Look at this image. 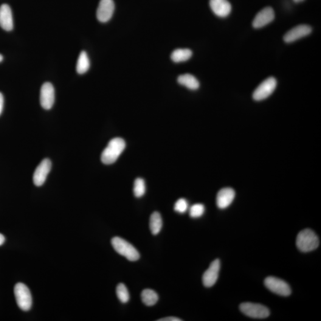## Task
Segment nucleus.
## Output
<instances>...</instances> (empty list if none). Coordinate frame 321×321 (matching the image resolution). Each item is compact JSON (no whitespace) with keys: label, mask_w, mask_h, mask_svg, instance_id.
<instances>
[{"label":"nucleus","mask_w":321,"mask_h":321,"mask_svg":"<svg viewBox=\"0 0 321 321\" xmlns=\"http://www.w3.org/2000/svg\"><path fill=\"white\" fill-rule=\"evenodd\" d=\"M177 81L180 84L187 87L190 90H196L199 88V82L198 80L190 74H185L179 76Z\"/></svg>","instance_id":"nucleus-17"},{"label":"nucleus","mask_w":321,"mask_h":321,"mask_svg":"<svg viewBox=\"0 0 321 321\" xmlns=\"http://www.w3.org/2000/svg\"><path fill=\"white\" fill-rule=\"evenodd\" d=\"M4 106V97L3 95L0 92V115L1 114Z\"/></svg>","instance_id":"nucleus-27"},{"label":"nucleus","mask_w":321,"mask_h":321,"mask_svg":"<svg viewBox=\"0 0 321 321\" xmlns=\"http://www.w3.org/2000/svg\"><path fill=\"white\" fill-rule=\"evenodd\" d=\"M275 12L272 8L267 7L260 11L255 16L253 21V27L256 29L266 27L274 21Z\"/></svg>","instance_id":"nucleus-12"},{"label":"nucleus","mask_w":321,"mask_h":321,"mask_svg":"<svg viewBox=\"0 0 321 321\" xmlns=\"http://www.w3.org/2000/svg\"><path fill=\"white\" fill-rule=\"evenodd\" d=\"M294 1L295 2H297V3H298V2H302V1H303L304 0H294Z\"/></svg>","instance_id":"nucleus-29"},{"label":"nucleus","mask_w":321,"mask_h":321,"mask_svg":"<svg viewBox=\"0 0 321 321\" xmlns=\"http://www.w3.org/2000/svg\"><path fill=\"white\" fill-rule=\"evenodd\" d=\"M239 308L242 313L255 319H264L268 317L270 315L269 309L261 304L243 303L241 304Z\"/></svg>","instance_id":"nucleus-5"},{"label":"nucleus","mask_w":321,"mask_h":321,"mask_svg":"<svg viewBox=\"0 0 321 321\" xmlns=\"http://www.w3.org/2000/svg\"><path fill=\"white\" fill-rule=\"evenodd\" d=\"M219 269H220V261L217 259L211 264L210 267L203 275V284L205 287H211L216 283L218 278Z\"/></svg>","instance_id":"nucleus-11"},{"label":"nucleus","mask_w":321,"mask_h":321,"mask_svg":"<svg viewBox=\"0 0 321 321\" xmlns=\"http://www.w3.org/2000/svg\"><path fill=\"white\" fill-rule=\"evenodd\" d=\"M320 245V240L314 231L305 229L298 234L296 246L302 252H309L316 249Z\"/></svg>","instance_id":"nucleus-2"},{"label":"nucleus","mask_w":321,"mask_h":321,"mask_svg":"<svg viewBox=\"0 0 321 321\" xmlns=\"http://www.w3.org/2000/svg\"><path fill=\"white\" fill-rule=\"evenodd\" d=\"M188 209V203L187 200L181 198L179 199L178 201L176 202L175 205H174V210L176 212L184 214L187 212V211Z\"/></svg>","instance_id":"nucleus-25"},{"label":"nucleus","mask_w":321,"mask_h":321,"mask_svg":"<svg viewBox=\"0 0 321 321\" xmlns=\"http://www.w3.org/2000/svg\"><path fill=\"white\" fill-rule=\"evenodd\" d=\"M4 236L1 235V234H0V246H1V245L4 243Z\"/></svg>","instance_id":"nucleus-28"},{"label":"nucleus","mask_w":321,"mask_h":321,"mask_svg":"<svg viewBox=\"0 0 321 321\" xmlns=\"http://www.w3.org/2000/svg\"><path fill=\"white\" fill-rule=\"evenodd\" d=\"M14 293L20 309L24 311H29L32 306V299L28 287L23 283H18L15 287Z\"/></svg>","instance_id":"nucleus-4"},{"label":"nucleus","mask_w":321,"mask_h":321,"mask_svg":"<svg viewBox=\"0 0 321 321\" xmlns=\"http://www.w3.org/2000/svg\"><path fill=\"white\" fill-rule=\"evenodd\" d=\"M52 166V161L47 159L42 160L38 165L33 176V184L36 187H41L44 185L51 171Z\"/></svg>","instance_id":"nucleus-9"},{"label":"nucleus","mask_w":321,"mask_h":321,"mask_svg":"<svg viewBox=\"0 0 321 321\" xmlns=\"http://www.w3.org/2000/svg\"><path fill=\"white\" fill-rule=\"evenodd\" d=\"M3 60V57H2V55L1 54H0V63Z\"/></svg>","instance_id":"nucleus-30"},{"label":"nucleus","mask_w":321,"mask_h":321,"mask_svg":"<svg viewBox=\"0 0 321 321\" xmlns=\"http://www.w3.org/2000/svg\"><path fill=\"white\" fill-rule=\"evenodd\" d=\"M235 197V191L232 188H222L216 196V205L220 209H226L229 207Z\"/></svg>","instance_id":"nucleus-15"},{"label":"nucleus","mask_w":321,"mask_h":321,"mask_svg":"<svg viewBox=\"0 0 321 321\" xmlns=\"http://www.w3.org/2000/svg\"><path fill=\"white\" fill-rule=\"evenodd\" d=\"M312 31V27L308 25H298L286 33V35L284 36V41L287 43H292L298 39L309 35Z\"/></svg>","instance_id":"nucleus-13"},{"label":"nucleus","mask_w":321,"mask_h":321,"mask_svg":"<svg viewBox=\"0 0 321 321\" xmlns=\"http://www.w3.org/2000/svg\"><path fill=\"white\" fill-rule=\"evenodd\" d=\"M192 52L189 49H177L171 53V58L175 63H180L189 60Z\"/></svg>","instance_id":"nucleus-19"},{"label":"nucleus","mask_w":321,"mask_h":321,"mask_svg":"<svg viewBox=\"0 0 321 321\" xmlns=\"http://www.w3.org/2000/svg\"><path fill=\"white\" fill-rule=\"evenodd\" d=\"M0 27L6 31H11L13 29L12 10L9 5L6 4L0 6Z\"/></svg>","instance_id":"nucleus-16"},{"label":"nucleus","mask_w":321,"mask_h":321,"mask_svg":"<svg viewBox=\"0 0 321 321\" xmlns=\"http://www.w3.org/2000/svg\"><path fill=\"white\" fill-rule=\"evenodd\" d=\"M115 5L113 0H100L97 11V18L102 23L108 22L114 12Z\"/></svg>","instance_id":"nucleus-10"},{"label":"nucleus","mask_w":321,"mask_h":321,"mask_svg":"<svg viewBox=\"0 0 321 321\" xmlns=\"http://www.w3.org/2000/svg\"><path fill=\"white\" fill-rule=\"evenodd\" d=\"M277 86V80L273 77H270L261 83L253 94V98L255 101L266 99L275 91Z\"/></svg>","instance_id":"nucleus-7"},{"label":"nucleus","mask_w":321,"mask_h":321,"mask_svg":"<svg viewBox=\"0 0 321 321\" xmlns=\"http://www.w3.org/2000/svg\"><path fill=\"white\" fill-rule=\"evenodd\" d=\"M162 227V220L161 216L159 212H154L152 214L149 221V227L151 232L154 235H157L161 230Z\"/></svg>","instance_id":"nucleus-18"},{"label":"nucleus","mask_w":321,"mask_h":321,"mask_svg":"<svg viewBox=\"0 0 321 321\" xmlns=\"http://www.w3.org/2000/svg\"><path fill=\"white\" fill-rule=\"evenodd\" d=\"M142 302L148 306L156 305L159 300V295L157 293L151 289L143 290L141 294Z\"/></svg>","instance_id":"nucleus-21"},{"label":"nucleus","mask_w":321,"mask_h":321,"mask_svg":"<svg viewBox=\"0 0 321 321\" xmlns=\"http://www.w3.org/2000/svg\"><path fill=\"white\" fill-rule=\"evenodd\" d=\"M205 207L204 205L197 204L192 205L190 208L189 214L191 218H199L204 214Z\"/></svg>","instance_id":"nucleus-24"},{"label":"nucleus","mask_w":321,"mask_h":321,"mask_svg":"<svg viewBox=\"0 0 321 321\" xmlns=\"http://www.w3.org/2000/svg\"><path fill=\"white\" fill-rule=\"evenodd\" d=\"M116 294L121 302L126 303L129 302L130 295H129L128 290L125 284L123 283L118 284L116 288Z\"/></svg>","instance_id":"nucleus-22"},{"label":"nucleus","mask_w":321,"mask_h":321,"mask_svg":"<svg viewBox=\"0 0 321 321\" xmlns=\"http://www.w3.org/2000/svg\"><path fill=\"white\" fill-rule=\"evenodd\" d=\"M126 148V142L122 138L115 137L109 142L101 154V161L104 164H113Z\"/></svg>","instance_id":"nucleus-1"},{"label":"nucleus","mask_w":321,"mask_h":321,"mask_svg":"<svg viewBox=\"0 0 321 321\" xmlns=\"http://www.w3.org/2000/svg\"><path fill=\"white\" fill-rule=\"evenodd\" d=\"M265 286L275 294L288 296L291 294V287L285 281L277 277H268L264 281Z\"/></svg>","instance_id":"nucleus-6"},{"label":"nucleus","mask_w":321,"mask_h":321,"mask_svg":"<svg viewBox=\"0 0 321 321\" xmlns=\"http://www.w3.org/2000/svg\"><path fill=\"white\" fill-rule=\"evenodd\" d=\"M55 101V90L53 84L50 82L42 84L40 92L41 105L46 110L52 108Z\"/></svg>","instance_id":"nucleus-8"},{"label":"nucleus","mask_w":321,"mask_h":321,"mask_svg":"<svg viewBox=\"0 0 321 321\" xmlns=\"http://www.w3.org/2000/svg\"><path fill=\"white\" fill-rule=\"evenodd\" d=\"M90 67L89 59L86 52L82 51L78 58L77 64V71L79 74L82 75L88 72Z\"/></svg>","instance_id":"nucleus-20"},{"label":"nucleus","mask_w":321,"mask_h":321,"mask_svg":"<svg viewBox=\"0 0 321 321\" xmlns=\"http://www.w3.org/2000/svg\"><path fill=\"white\" fill-rule=\"evenodd\" d=\"M181 321L182 320L179 319V318L173 317L161 318V319H160L158 320V321Z\"/></svg>","instance_id":"nucleus-26"},{"label":"nucleus","mask_w":321,"mask_h":321,"mask_svg":"<svg viewBox=\"0 0 321 321\" xmlns=\"http://www.w3.org/2000/svg\"><path fill=\"white\" fill-rule=\"evenodd\" d=\"M146 191L145 183L144 180L137 178L135 180L134 187V193L137 198H140L144 195Z\"/></svg>","instance_id":"nucleus-23"},{"label":"nucleus","mask_w":321,"mask_h":321,"mask_svg":"<svg viewBox=\"0 0 321 321\" xmlns=\"http://www.w3.org/2000/svg\"><path fill=\"white\" fill-rule=\"evenodd\" d=\"M111 244L113 248L120 255L125 256L129 261H136L140 258L139 253L137 249L125 240L119 237L112 239Z\"/></svg>","instance_id":"nucleus-3"},{"label":"nucleus","mask_w":321,"mask_h":321,"mask_svg":"<svg viewBox=\"0 0 321 321\" xmlns=\"http://www.w3.org/2000/svg\"><path fill=\"white\" fill-rule=\"evenodd\" d=\"M210 5L213 13L219 18H226L232 12V5L227 0H210Z\"/></svg>","instance_id":"nucleus-14"}]
</instances>
